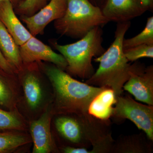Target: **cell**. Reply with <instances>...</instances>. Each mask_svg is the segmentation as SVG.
I'll return each mask as SVG.
<instances>
[{
    "mask_svg": "<svg viewBox=\"0 0 153 153\" xmlns=\"http://www.w3.org/2000/svg\"><path fill=\"white\" fill-rule=\"evenodd\" d=\"M37 63L52 87L54 115L87 113L91 101L106 88L78 81L52 63L43 61Z\"/></svg>",
    "mask_w": 153,
    "mask_h": 153,
    "instance_id": "obj_1",
    "label": "cell"
},
{
    "mask_svg": "<svg viewBox=\"0 0 153 153\" xmlns=\"http://www.w3.org/2000/svg\"><path fill=\"white\" fill-rule=\"evenodd\" d=\"M131 25L130 21L117 23L114 41L103 54L94 59L100 63L98 69L85 81L88 85L111 88L116 97L123 94V85L132 74L146 68L138 62L128 63L124 53L123 41Z\"/></svg>",
    "mask_w": 153,
    "mask_h": 153,
    "instance_id": "obj_2",
    "label": "cell"
},
{
    "mask_svg": "<svg viewBox=\"0 0 153 153\" xmlns=\"http://www.w3.org/2000/svg\"><path fill=\"white\" fill-rule=\"evenodd\" d=\"M57 133L69 146L85 148L89 153H109L114 140L109 120L96 118L88 113L56 115Z\"/></svg>",
    "mask_w": 153,
    "mask_h": 153,
    "instance_id": "obj_3",
    "label": "cell"
},
{
    "mask_svg": "<svg viewBox=\"0 0 153 153\" xmlns=\"http://www.w3.org/2000/svg\"><path fill=\"white\" fill-rule=\"evenodd\" d=\"M102 27H96L72 44L60 45L52 41L53 47L66 59L68 65L65 71L68 74L86 79L93 75L95 71L92 59L100 56L106 50L102 45Z\"/></svg>",
    "mask_w": 153,
    "mask_h": 153,
    "instance_id": "obj_4",
    "label": "cell"
},
{
    "mask_svg": "<svg viewBox=\"0 0 153 153\" xmlns=\"http://www.w3.org/2000/svg\"><path fill=\"white\" fill-rule=\"evenodd\" d=\"M109 22L101 8L88 0H67L65 14L54 26L61 36L81 39L94 28H102Z\"/></svg>",
    "mask_w": 153,
    "mask_h": 153,
    "instance_id": "obj_5",
    "label": "cell"
},
{
    "mask_svg": "<svg viewBox=\"0 0 153 153\" xmlns=\"http://www.w3.org/2000/svg\"><path fill=\"white\" fill-rule=\"evenodd\" d=\"M43 75L37 62L24 64L17 73L25 106L33 115L41 114L52 102V93H49Z\"/></svg>",
    "mask_w": 153,
    "mask_h": 153,
    "instance_id": "obj_6",
    "label": "cell"
},
{
    "mask_svg": "<svg viewBox=\"0 0 153 153\" xmlns=\"http://www.w3.org/2000/svg\"><path fill=\"white\" fill-rule=\"evenodd\" d=\"M111 117L117 122L131 121L153 141V105L141 104L129 95L122 94L116 97Z\"/></svg>",
    "mask_w": 153,
    "mask_h": 153,
    "instance_id": "obj_7",
    "label": "cell"
},
{
    "mask_svg": "<svg viewBox=\"0 0 153 153\" xmlns=\"http://www.w3.org/2000/svg\"><path fill=\"white\" fill-rule=\"evenodd\" d=\"M53 116L51 103L46 107L38 118L30 122L29 129L33 144L32 153H50L57 151L51 131V122Z\"/></svg>",
    "mask_w": 153,
    "mask_h": 153,
    "instance_id": "obj_8",
    "label": "cell"
},
{
    "mask_svg": "<svg viewBox=\"0 0 153 153\" xmlns=\"http://www.w3.org/2000/svg\"><path fill=\"white\" fill-rule=\"evenodd\" d=\"M19 49L23 64L43 61L54 64L64 71L68 65L63 55L55 52L35 36L20 46Z\"/></svg>",
    "mask_w": 153,
    "mask_h": 153,
    "instance_id": "obj_9",
    "label": "cell"
},
{
    "mask_svg": "<svg viewBox=\"0 0 153 153\" xmlns=\"http://www.w3.org/2000/svg\"><path fill=\"white\" fill-rule=\"evenodd\" d=\"M67 0H50L43 8L31 16H20L33 36L43 35L47 25L63 17L67 8Z\"/></svg>",
    "mask_w": 153,
    "mask_h": 153,
    "instance_id": "obj_10",
    "label": "cell"
},
{
    "mask_svg": "<svg viewBox=\"0 0 153 153\" xmlns=\"http://www.w3.org/2000/svg\"><path fill=\"white\" fill-rule=\"evenodd\" d=\"M101 9L109 22L117 23L130 21L147 11L140 0H106Z\"/></svg>",
    "mask_w": 153,
    "mask_h": 153,
    "instance_id": "obj_11",
    "label": "cell"
},
{
    "mask_svg": "<svg viewBox=\"0 0 153 153\" xmlns=\"http://www.w3.org/2000/svg\"><path fill=\"white\" fill-rule=\"evenodd\" d=\"M123 90L132 94L138 101L153 105V66L131 74L125 83Z\"/></svg>",
    "mask_w": 153,
    "mask_h": 153,
    "instance_id": "obj_12",
    "label": "cell"
},
{
    "mask_svg": "<svg viewBox=\"0 0 153 153\" xmlns=\"http://www.w3.org/2000/svg\"><path fill=\"white\" fill-rule=\"evenodd\" d=\"M21 90L17 74L0 68V107L9 111L18 109L22 101Z\"/></svg>",
    "mask_w": 153,
    "mask_h": 153,
    "instance_id": "obj_13",
    "label": "cell"
},
{
    "mask_svg": "<svg viewBox=\"0 0 153 153\" xmlns=\"http://www.w3.org/2000/svg\"><path fill=\"white\" fill-rule=\"evenodd\" d=\"M0 20L19 47L33 37L18 19L13 6L10 2H0Z\"/></svg>",
    "mask_w": 153,
    "mask_h": 153,
    "instance_id": "obj_14",
    "label": "cell"
},
{
    "mask_svg": "<svg viewBox=\"0 0 153 153\" xmlns=\"http://www.w3.org/2000/svg\"><path fill=\"white\" fill-rule=\"evenodd\" d=\"M153 141L146 134H135L120 136L114 140L111 153H151Z\"/></svg>",
    "mask_w": 153,
    "mask_h": 153,
    "instance_id": "obj_15",
    "label": "cell"
},
{
    "mask_svg": "<svg viewBox=\"0 0 153 153\" xmlns=\"http://www.w3.org/2000/svg\"><path fill=\"white\" fill-rule=\"evenodd\" d=\"M116 102V97L114 91L111 88H106L91 102L88 112L96 118L102 120H109Z\"/></svg>",
    "mask_w": 153,
    "mask_h": 153,
    "instance_id": "obj_16",
    "label": "cell"
},
{
    "mask_svg": "<svg viewBox=\"0 0 153 153\" xmlns=\"http://www.w3.org/2000/svg\"><path fill=\"white\" fill-rule=\"evenodd\" d=\"M0 50L6 60L18 72L22 69L24 64L20 55L19 46L14 41L1 20Z\"/></svg>",
    "mask_w": 153,
    "mask_h": 153,
    "instance_id": "obj_17",
    "label": "cell"
},
{
    "mask_svg": "<svg viewBox=\"0 0 153 153\" xmlns=\"http://www.w3.org/2000/svg\"><path fill=\"white\" fill-rule=\"evenodd\" d=\"M32 142L26 131L0 132V153H10Z\"/></svg>",
    "mask_w": 153,
    "mask_h": 153,
    "instance_id": "obj_18",
    "label": "cell"
},
{
    "mask_svg": "<svg viewBox=\"0 0 153 153\" xmlns=\"http://www.w3.org/2000/svg\"><path fill=\"white\" fill-rule=\"evenodd\" d=\"M29 126L19 109L9 111L0 107V132L26 131Z\"/></svg>",
    "mask_w": 153,
    "mask_h": 153,
    "instance_id": "obj_19",
    "label": "cell"
},
{
    "mask_svg": "<svg viewBox=\"0 0 153 153\" xmlns=\"http://www.w3.org/2000/svg\"><path fill=\"white\" fill-rule=\"evenodd\" d=\"M144 44H153V16L148 18L146 27L140 33L133 38L124 39L123 49Z\"/></svg>",
    "mask_w": 153,
    "mask_h": 153,
    "instance_id": "obj_20",
    "label": "cell"
},
{
    "mask_svg": "<svg viewBox=\"0 0 153 153\" xmlns=\"http://www.w3.org/2000/svg\"><path fill=\"white\" fill-rule=\"evenodd\" d=\"M50 0H24L14 9L15 13L20 16H31L43 8Z\"/></svg>",
    "mask_w": 153,
    "mask_h": 153,
    "instance_id": "obj_21",
    "label": "cell"
},
{
    "mask_svg": "<svg viewBox=\"0 0 153 153\" xmlns=\"http://www.w3.org/2000/svg\"><path fill=\"white\" fill-rule=\"evenodd\" d=\"M123 50L128 62H134L143 57L153 58V44H142Z\"/></svg>",
    "mask_w": 153,
    "mask_h": 153,
    "instance_id": "obj_22",
    "label": "cell"
},
{
    "mask_svg": "<svg viewBox=\"0 0 153 153\" xmlns=\"http://www.w3.org/2000/svg\"><path fill=\"white\" fill-rule=\"evenodd\" d=\"M0 68L11 74H17L18 71L6 60L0 50Z\"/></svg>",
    "mask_w": 153,
    "mask_h": 153,
    "instance_id": "obj_23",
    "label": "cell"
},
{
    "mask_svg": "<svg viewBox=\"0 0 153 153\" xmlns=\"http://www.w3.org/2000/svg\"><path fill=\"white\" fill-rule=\"evenodd\" d=\"M61 152L64 153H89V150L85 148L76 147L64 146L60 148Z\"/></svg>",
    "mask_w": 153,
    "mask_h": 153,
    "instance_id": "obj_24",
    "label": "cell"
},
{
    "mask_svg": "<svg viewBox=\"0 0 153 153\" xmlns=\"http://www.w3.org/2000/svg\"><path fill=\"white\" fill-rule=\"evenodd\" d=\"M146 11L152 12L153 10V0H140Z\"/></svg>",
    "mask_w": 153,
    "mask_h": 153,
    "instance_id": "obj_25",
    "label": "cell"
},
{
    "mask_svg": "<svg viewBox=\"0 0 153 153\" xmlns=\"http://www.w3.org/2000/svg\"><path fill=\"white\" fill-rule=\"evenodd\" d=\"M91 4L101 8L106 0H88Z\"/></svg>",
    "mask_w": 153,
    "mask_h": 153,
    "instance_id": "obj_26",
    "label": "cell"
},
{
    "mask_svg": "<svg viewBox=\"0 0 153 153\" xmlns=\"http://www.w3.org/2000/svg\"><path fill=\"white\" fill-rule=\"evenodd\" d=\"M24 0H0V2L4 1H8L10 2L13 6L14 9L16 8L21 4L23 2Z\"/></svg>",
    "mask_w": 153,
    "mask_h": 153,
    "instance_id": "obj_27",
    "label": "cell"
}]
</instances>
